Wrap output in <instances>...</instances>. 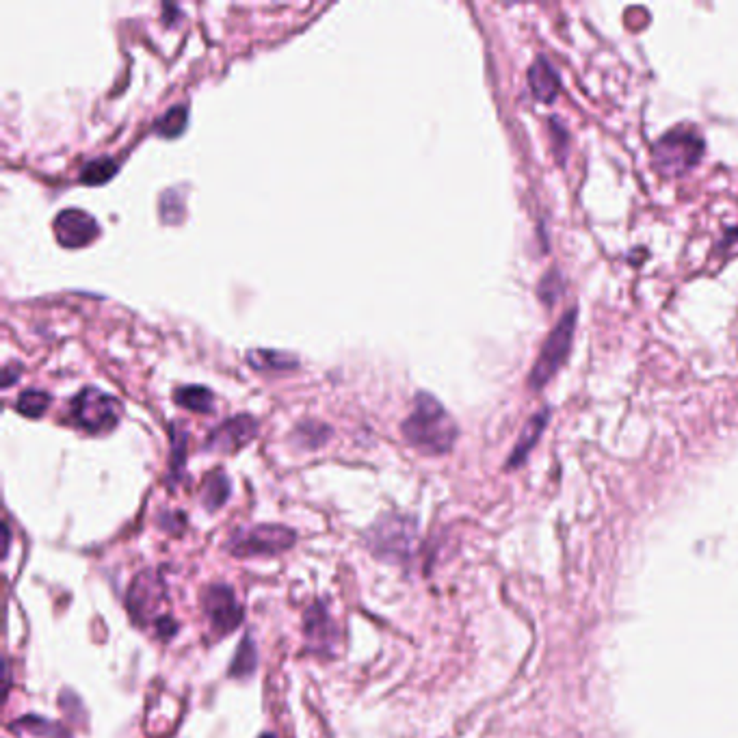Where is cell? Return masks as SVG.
<instances>
[{
    "mask_svg": "<svg viewBox=\"0 0 738 738\" xmlns=\"http://www.w3.org/2000/svg\"><path fill=\"white\" fill-rule=\"evenodd\" d=\"M174 399L180 407H184V410H191V412L206 414V412L213 410V394H210L206 388H200V386L180 388Z\"/></svg>",
    "mask_w": 738,
    "mask_h": 738,
    "instance_id": "16",
    "label": "cell"
},
{
    "mask_svg": "<svg viewBox=\"0 0 738 738\" xmlns=\"http://www.w3.org/2000/svg\"><path fill=\"white\" fill-rule=\"evenodd\" d=\"M306 639L314 652H329L336 639V628L332 617L319 602L306 613Z\"/></svg>",
    "mask_w": 738,
    "mask_h": 738,
    "instance_id": "11",
    "label": "cell"
},
{
    "mask_svg": "<svg viewBox=\"0 0 738 738\" xmlns=\"http://www.w3.org/2000/svg\"><path fill=\"white\" fill-rule=\"evenodd\" d=\"M98 221L81 208H68L55 219V236L63 247L81 249L98 239Z\"/></svg>",
    "mask_w": 738,
    "mask_h": 738,
    "instance_id": "9",
    "label": "cell"
},
{
    "mask_svg": "<svg viewBox=\"0 0 738 738\" xmlns=\"http://www.w3.org/2000/svg\"><path fill=\"white\" fill-rule=\"evenodd\" d=\"M414 522L403 516H386L381 518L371 535H368V548H371L379 559L403 561L412 555L414 546Z\"/></svg>",
    "mask_w": 738,
    "mask_h": 738,
    "instance_id": "7",
    "label": "cell"
},
{
    "mask_svg": "<svg viewBox=\"0 0 738 738\" xmlns=\"http://www.w3.org/2000/svg\"><path fill=\"white\" fill-rule=\"evenodd\" d=\"M18 726H20L22 730H29L31 734L42 736V738H70L68 734H65V732L61 730V726H57V723H50V721H46V719H42V717H24V719L18 723ZM18 726H16V728H18Z\"/></svg>",
    "mask_w": 738,
    "mask_h": 738,
    "instance_id": "21",
    "label": "cell"
},
{
    "mask_svg": "<svg viewBox=\"0 0 738 738\" xmlns=\"http://www.w3.org/2000/svg\"><path fill=\"white\" fill-rule=\"evenodd\" d=\"M561 293H563V282L559 278V273L552 269L548 275H544L542 282H539L537 295L539 299H542V303H546V306H555V301L559 299Z\"/></svg>",
    "mask_w": 738,
    "mask_h": 738,
    "instance_id": "22",
    "label": "cell"
},
{
    "mask_svg": "<svg viewBox=\"0 0 738 738\" xmlns=\"http://www.w3.org/2000/svg\"><path fill=\"white\" fill-rule=\"evenodd\" d=\"M247 360L252 364L256 371H288V368H295L297 360L293 355L288 353H280V351H249Z\"/></svg>",
    "mask_w": 738,
    "mask_h": 738,
    "instance_id": "15",
    "label": "cell"
},
{
    "mask_svg": "<svg viewBox=\"0 0 738 738\" xmlns=\"http://www.w3.org/2000/svg\"><path fill=\"white\" fill-rule=\"evenodd\" d=\"M262 738H273V736H271V734H267V736H262Z\"/></svg>",
    "mask_w": 738,
    "mask_h": 738,
    "instance_id": "23",
    "label": "cell"
},
{
    "mask_svg": "<svg viewBox=\"0 0 738 738\" xmlns=\"http://www.w3.org/2000/svg\"><path fill=\"white\" fill-rule=\"evenodd\" d=\"M403 436L418 451L442 455L453 448L457 440V425L436 397L420 392L414 399L412 414L403 423Z\"/></svg>",
    "mask_w": 738,
    "mask_h": 738,
    "instance_id": "1",
    "label": "cell"
},
{
    "mask_svg": "<svg viewBox=\"0 0 738 738\" xmlns=\"http://www.w3.org/2000/svg\"><path fill=\"white\" fill-rule=\"evenodd\" d=\"M187 120H189V111L187 107H174L169 109L161 120L156 124V133L167 139L178 137L184 128H187Z\"/></svg>",
    "mask_w": 738,
    "mask_h": 738,
    "instance_id": "18",
    "label": "cell"
},
{
    "mask_svg": "<svg viewBox=\"0 0 738 738\" xmlns=\"http://www.w3.org/2000/svg\"><path fill=\"white\" fill-rule=\"evenodd\" d=\"M256 663H258V652H256V645L252 639H245L241 645H239V652H236L234 661H232V669H230V676L234 678H245L249 674H254L256 669Z\"/></svg>",
    "mask_w": 738,
    "mask_h": 738,
    "instance_id": "17",
    "label": "cell"
},
{
    "mask_svg": "<svg viewBox=\"0 0 738 738\" xmlns=\"http://www.w3.org/2000/svg\"><path fill=\"white\" fill-rule=\"evenodd\" d=\"M228 498H230V479L223 472H213L202 487L204 507L208 511H217L219 507L226 505Z\"/></svg>",
    "mask_w": 738,
    "mask_h": 738,
    "instance_id": "14",
    "label": "cell"
},
{
    "mask_svg": "<svg viewBox=\"0 0 738 738\" xmlns=\"http://www.w3.org/2000/svg\"><path fill=\"white\" fill-rule=\"evenodd\" d=\"M548 414H550V410H542V412L535 414V416L529 420V425H526V429L522 431L520 442L516 444V451H513V455H511V459H509V466H518V464H522L524 457L529 455V451H531V448L535 446V442L539 440V436H542L544 427L548 425Z\"/></svg>",
    "mask_w": 738,
    "mask_h": 738,
    "instance_id": "13",
    "label": "cell"
},
{
    "mask_svg": "<svg viewBox=\"0 0 738 738\" xmlns=\"http://www.w3.org/2000/svg\"><path fill=\"white\" fill-rule=\"evenodd\" d=\"M295 539L297 535L286 526L262 524L254 529L236 531L230 537L228 550L234 557H271L291 548Z\"/></svg>",
    "mask_w": 738,
    "mask_h": 738,
    "instance_id": "6",
    "label": "cell"
},
{
    "mask_svg": "<svg viewBox=\"0 0 738 738\" xmlns=\"http://www.w3.org/2000/svg\"><path fill=\"white\" fill-rule=\"evenodd\" d=\"M204 611L210 619V626L219 635H228L243 622V606L236 600L232 587L213 585L204 596Z\"/></svg>",
    "mask_w": 738,
    "mask_h": 738,
    "instance_id": "8",
    "label": "cell"
},
{
    "mask_svg": "<svg viewBox=\"0 0 738 738\" xmlns=\"http://www.w3.org/2000/svg\"><path fill=\"white\" fill-rule=\"evenodd\" d=\"M122 405L111 394L98 388H85L72 401V420L87 433H107L117 427Z\"/></svg>",
    "mask_w": 738,
    "mask_h": 738,
    "instance_id": "4",
    "label": "cell"
},
{
    "mask_svg": "<svg viewBox=\"0 0 738 738\" xmlns=\"http://www.w3.org/2000/svg\"><path fill=\"white\" fill-rule=\"evenodd\" d=\"M529 85H531L533 96L542 102H552L559 96V76L544 57H539L531 65Z\"/></svg>",
    "mask_w": 738,
    "mask_h": 738,
    "instance_id": "12",
    "label": "cell"
},
{
    "mask_svg": "<svg viewBox=\"0 0 738 738\" xmlns=\"http://www.w3.org/2000/svg\"><path fill=\"white\" fill-rule=\"evenodd\" d=\"M126 606L137 626L141 628L154 626L156 632H161L163 637H171L176 632L174 619H171L167 613V606H169L167 589H165L163 578L156 572L148 570V572H141L135 578L133 585H130L128 589Z\"/></svg>",
    "mask_w": 738,
    "mask_h": 738,
    "instance_id": "2",
    "label": "cell"
},
{
    "mask_svg": "<svg viewBox=\"0 0 738 738\" xmlns=\"http://www.w3.org/2000/svg\"><path fill=\"white\" fill-rule=\"evenodd\" d=\"M574 327H576V308H572L568 314L563 316V319L557 323V327L550 332L548 340L544 342L542 353H539V358L529 375V386L533 390L544 388L548 381L557 375L561 364L565 362V358H568V353H570Z\"/></svg>",
    "mask_w": 738,
    "mask_h": 738,
    "instance_id": "5",
    "label": "cell"
},
{
    "mask_svg": "<svg viewBox=\"0 0 738 738\" xmlns=\"http://www.w3.org/2000/svg\"><path fill=\"white\" fill-rule=\"evenodd\" d=\"M50 405V397L42 390H26L20 394L16 410L26 418H39Z\"/></svg>",
    "mask_w": 738,
    "mask_h": 738,
    "instance_id": "20",
    "label": "cell"
},
{
    "mask_svg": "<svg viewBox=\"0 0 738 738\" xmlns=\"http://www.w3.org/2000/svg\"><path fill=\"white\" fill-rule=\"evenodd\" d=\"M115 174H117V163L113 161V158H109V156H100V158H96V161H91V163L83 169L81 180H83L85 184H94V187H96V184L109 182Z\"/></svg>",
    "mask_w": 738,
    "mask_h": 738,
    "instance_id": "19",
    "label": "cell"
},
{
    "mask_svg": "<svg viewBox=\"0 0 738 738\" xmlns=\"http://www.w3.org/2000/svg\"><path fill=\"white\" fill-rule=\"evenodd\" d=\"M654 165L665 176H682L702 161L704 139L693 128L678 126L658 139L652 150Z\"/></svg>",
    "mask_w": 738,
    "mask_h": 738,
    "instance_id": "3",
    "label": "cell"
},
{
    "mask_svg": "<svg viewBox=\"0 0 738 738\" xmlns=\"http://www.w3.org/2000/svg\"><path fill=\"white\" fill-rule=\"evenodd\" d=\"M256 429L258 423L252 416H234L210 433L206 446L215 453H234L256 436Z\"/></svg>",
    "mask_w": 738,
    "mask_h": 738,
    "instance_id": "10",
    "label": "cell"
}]
</instances>
